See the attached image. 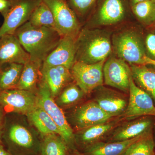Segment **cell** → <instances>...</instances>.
<instances>
[{
  "mask_svg": "<svg viewBox=\"0 0 155 155\" xmlns=\"http://www.w3.org/2000/svg\"><path fill=\"white\" fill-rule=\"evenodd\" d=\"M112 119L74 132L76 149L78 148L83 151L96 143L106 141L112 131L124 120L121 117L120 119Z\"/></svg>",
  "mask_w": 155,
  "mask_h": 155,
  "instance_id": "obj_13",
  "label": "cell"
},
{
  "mask_svg": "<svg viewBox=\"0 0 155 155\" xmlns=\"http://www.w3.org/2000/svg\"><path fill=\"white\" fill-rule=\"evenodd\" d=\"M111 40L113 49L118 58L130 66L145 64L144 39L137 31H122L114 34Z\"/></svg>",
  "mask_w": 155,
  "mask_h": 155,
  "instance_id": "obj_4",
  "label": "cell"
},
{
  "mask_svg": "<svg viewBox=\"0 0 155 155\" xmlns=\"http://www.w3.org/2000/svg\"><path fill=\"white\" fill-rule=\"evenodd\" d=\"M86 95L73 81L68 84L54 100L63 110L76 106Z\"/></svg>",
  "mask_w": 155,
  "mask_h": 155,
  "instance_id": "obj_25",
  "label": "cell"
},
{
  "mask_svg": "<svg viewBox=\"0 0 155 155\" xmlns=\"http://www.w3.org/2000/svg\"><path fill=\"white\" fill-rule=\"evenodd\" d=\"M28 22L35 26H45L55 29V22L52 13L43 1L33 11Z\"/></svg>",
  "mask_w": 155,
  "mask_h": 155,
  "instance_id": "obj_29",
  "label": "cell"
},
{
  "mask_svg": "<svg viewBox=\"0 0 155 155\" xmlns=\"http://www.w3.org/2000/svg\"><path fill=\"white\" fill-rule=\"evenodd\" d=\"M43 63L29 60L23 65L17 88L37 94L42 78Z\"/></svg>",
  "mask_w": 155,
  "mask_h": 155,
  "instance_id": "obj_18",
  "label": "cell"
},
{
  "mask_svg": "<svg viewBox=\"0 0 155 155\" xmlns=\"http://www.w3.org/2000/svg\"><path fill=\"white\" fill-rule=\"evenodd\" d=\"M146 1V0H130L131 2V6L135 5L137 3L140 2H143V1Z\"/></svg>",
  "mask_w": 155,
  "mask_h": 155,
  "instance_id": "obj_37",
  "label": "cell"
},
{
  "mask_svg": "<svg viewBox=\"0 0 155 155\" xmlns=\"http://www.w3.org/2000/svg\"><path fill=\"white\" fill-rule=\"evenodd\" d=\"M75 39L62 37L57 46L43 62L42 67L62 66L69 69L75 62Z\"/></svg>",
  "mask_w": 155,
  "mask_h": 155,
  "instance_id": "obj_16",
  "label": "cell"
},
{
  "mask_svg": "<svg viewBox=\"0 0 155 155\" xmlns=\"http://www.w3.org/2000/svg\"><path fill=\"white\" fill-rule=\"evenodd\" d=\"M11 4V0H0V12L2 14L9 8Z\"/></svg>",
  "mask_w": 155,
  "mask_h": 155,
  "instance_id": "obj_33",
  "label": "cell"
},
{
  "mask_svg": "<svg viewBox=\"0 0 155 155\" xmlns=\"http://www.w3.org/2000/svg\"><path fill=\"white\" fill-rule=\"evenodd\" d=\"M69 155H85L83 153H81L77 149L72 150L70 151Z\"/></svg>",
  "mask_w": 155,
  "mask_h": 155,
  "instance_id": "obj_36",
  "label": "cell"
},
{
  "mask_svg": "<svg viewBox=\"0 0 155 155\" xmlns=\"http://www.w3.org/2000/svg\"><path fill=\"white\" fill-rule=\"evenodd\" d=\"M14 35L29 54L30 61L42 63L62 37L55 28L35 26L28 21L17 29Z\"/></svg>",
  "mask_w": 155,
  "mask_h": 155,
  "instance_id": "obj_1",
  "label": "cell"
},
{
  "mask_svg": "<svg viewBox=\"0 0 155 155\" xmlns=\"http://www.w3.org/2000/svg\"><path fill=\"white\" fill-rule=\"evenodd\" d=\"M29 60V54L14 34L0 37V67L10 63L24 65Z\"/></svg>",
  "mask_w": 155,
  "mask_h": 155,
  "instance_id": "obj_17",
  "label": "cell"
},
{
  "mask_svg": "<svg viewBox=\"0 0 155 155\" xmlns=\"http://www.w3.org/2000/svg\"><path fill=\"white\" fill-rule=\"evenodd\" d=\"M154 141H155V138H154Z\"/></svg>",
  "mask_w": 155,
  "mask_h": 155,
  "instance_id": "obj_39",
  "label": "cell"
},
{
  "mask_svg": "<svg viewBox=\"0 0 155 155\" xmlns=\"http://www.w3.org/2000/svg\"><path fill=\"white\" fill-rule=\"evenodd\" d=\"M135 17L142 24L151 26L155 22V0H146L131 6Z\"/></svg>",
  "mask_w": 155,
  "mask_h": 155,
  "instance_id": "obj_28",
  "label": "cell"
},
{
  "mask_svg": "<svg viewBox=\"0 0 155 155\" xmlns=\"http://www.w3.org/2000/svg\"><path fill=\"white\" fill-rule=\"evenodd\" d=\"M130 67L136 85L147 94L155 104V69L146 64L131 65Z\"/></svg>",
  "mask_w": 155,
  "mask_h": 155,
  "instance_id": "obj_19",
  "label": "cell"
},
{
  "mask_svg": "<svg viewBox=\"0 0 155 155\" xmlns=\"http://www.w3.org/2000/svg\"><path fill=\"white\" fill-rule=\"evenodd\" d=\"M125 13V8L121 0H105L98 14L97 24L114 25L123 19Z\"/></svg>",
  "mask_w": 155,
  "mask_h": 155,
  "instance_id": "obj_20",
  "label": "cell"
},
{
  "mask_svg": "<svg viewBox=\"0 0 155 155\" xmlns=\"http://www.w3.org/2000/svg\"><path fill=\"white\" fill-rule=\"evenodd\" d=\"M6 114L4 110L0 107V140H2L5 124Z\"/></svg>",
  "mask_w": 155,
  "mask_h": 155,
  "instance_id": "obj_32",
  "label": "cell"
},
{
  "mask_svg": "<svg viewBox=\"0 0 155 155\" xmlns=\"http://www.w3.org/2000/svg\"><path fill=\"white\" fill-rule=\"evenodd\" d=\"M0 155H13L6 149L2 140H0Z\"/></svg>",
  "mask_w": 155,
  "mask_h": 155,
  "instance_id": "obj_34",
  "label": "cell"
},
{
  "mask_svg": "<svg viewBox=\"0 0 155 155\" xmlns=\"http://www.w3.org/2000/svg\"><path fill=\"white\" fill-rule=\"evenodd\" d=\"M41 73L54 99L68 84L72 82L61 75L55 67H42Z\"/></svg>",
  "mask_w": 155,
  "mask_h": 155,
  "instance_id": "obj_26",
  "label": "cell"
},
{
  "mask_svg": "<svg viewBox=\"0 0 155 155\" xmlns=\"http://www.w3.org/2000/svg\"><path fill=\"white\" fill-rule=\"evenodd\" d=\"M145 62L146 65H151L155 67V60H152L146 57L145 59Z\"/></svg>",
  "mask_w": 155,
  "mask_h": 155,
  "instance_id": "obj_35",
  "label": "cell"
},
{
  "mask_svg": "<svg viewBox=\"0 0 155 155\" xmlns=\"http://www.w3.org/2000/svg\"><path fill=\"white\" fill-rule=\"evenodd\" d=\"M104 81L106 85L129 93L131 75L130 67L120 58L110 57L103 67Z\"/></svg>",
  "mask_w": 155,
  "mask_h": 155,
  "instance_id": "obj_12",
  "label": "cell"
},
{
  "mask_svg": "<svg viewBox=\"0 0 155 155\" xmlns=\"http://www.w3.org/2000/svg\"><path fill=\"white\" fill-rule=\"evenodd\" d=\"M23 118L6 116L2 141L13 155H40L41 139L38 133Z\"/></svg>",
  "mask_w": 155,
  "mask_h": 155,
  "instance_id": "obj_2",
  "label": "cell"
},
{
  "mask_svg": "<svg viewBox=\"0 0 155 155\" xmlns=\"http://www.w3.org/2000/svg\"><path fill=\"white\" fill-rule=\"evenodd\" d=\"M38 106L37 94L18 89L0 92V107L6 114L26 116Z\"/></svg>",
  "mask_w": 155,
  "mask_h": 155,
  "instance_id": "obj_10",
  "label": "cell"
},
{
  "mask_svg": "<svg viewBox=\"0 0 155 155\" xmlns=\"http://www.w3.org/2000/svg\"><path fill=\"white\" fill-rule=\"evenodd\" d=\"M75 61L93 64L107 60L112 53V40L107 31L82 27L75 39Z\"/></svg>",
  "mask_w": 155,
  "mask_h": 155,
  "instance_id": "obj_3",
  "label": "cell"
},
{
  "mask_svg": "<svg viewBox=\"0 0 155 155\" xmlns=\"http://www.w3.org/2000/svg\"><path fill=\"white\" fill-rule=\"evenodd\" d=\"M96 0H68L70 7L77 16L83 17Z\"/></svg>",
  "mask_w": 155,
  "mask_h": 155,
  "instance_id": "obj_30",
  "label": "cell"
},
{
  "mask_svg": "<svg viewBox=\"0 0 155 155\" xmlns=\"http://www.w3.org/2000/svg\"><path fill=\"white\" fill-rule=\"evenodd\" d=\"M37 95L38 105L44 109L56 123L70 150L76 149L74 131L67 121L63 110L56 104L47 84L42 78L39 83Z\"/></svg>",
  "mask_w": 155,
  "mask_h": 155,
  "instance_id": "obj_5",
  "label": "cell"
},
{
  "mask_svg": "<svg viewBox=\"0 0 155 155\" xmlns=\"http://www.w3.org/2000/svg\"><path fill=\"white\" fill-rule=\"evenodd\" d=\"M43 0H11L9 8L3 13L4 21L0 28V37L14 34L20 26L28 22L31 16Z\"/></svg>",
  "mask_w": 155,
  "mask_h": 155,
  "instance_id": "obj_7",
  "label": "cell"
},
{
  "mask_svg": "<svg viewBox=\"0 0 155 155\" xmlns=\"http://www.w3.org/2000/svg\"><path fill=\"white\" fill-rule=\"evenodd\" d=\"M155 150L154 139L151 131L141 135L122 155H155Z\"/></svg>",
  "mask_w": 155,
  "mask_h": 155,
  "instance_id": "obj_27",
  "label": "cell"
},
{
  "mask_svg": "<svg viewBox=\"0 0 155 155\" xmlns=\"http://www.w3.org/2000/svg\"><path fill=\"white\" fill-rule=\"evenodd\" d=\"M129 97L125 112L121 117L130 120L144 116L155 117V106L152 98L136 85L131 77L130 79Z\"/></svg>",
  "mask_w": 155,
  "mask_h": 155,
  "instance_id": "obj_11",
  "label": "cell"
},
{
  "mask_svg": "<svg viewBox=\"0 0 155 155\" xmlns=\"http://www.w3.org/2000/svg\"><path fill=\"white\" fill-rule=\"evenodd\" d=\"M66 117L73 130H75L74 132L114 119L103 110L94 100L76 106Z\"/></svg>",
  "mask_w": 155,
  "mask_h": 155,
  "instance_id": "obj_6",
  "label": "cell"
},
{
  "mask_svg": "<svg viewBox=\"0 0 155 155\" xmlns=\"http://www.w3.org/2000/svg\"><path fill=\"white\" fill-rule=\"evenodd\" d=\"M50 8L55 22V29L61 37L76 39L81 28V23L66 0H43Z\"/></svg>",
  "mask_w": 155,
  "mask_h": 155,
  "instance_id": "obj_8",
  "label": "cell"
},
{
  "mask_svg": "<svg viewBox=\"0 0 155 155\" xmlns=\"http://www.w3.org/2000/svg\"><path fill=\"white\" fill-rule=\"evenodd\" d=\"M153 27H154V28H155V22L153 25Z\"/></svg>",
  "mask_w": 155,
  "mask_h": 155,
  "instance_id": "obj_38",
  "label": "cell"
},
{
  "mask_svg": "<svg viewBox=\"0 0 155 155\" xmlns=\"http://www.w3.org/2000/svg\"><path fill=\"white\" fill-rule=\"evenodd\" d=\"M141 135L124 141L98 143L87 148L83 153L85 155H122Z\"/></svg>",
  "mask_w": 155,
  "mask_h": 155,
  "instance_id": "obj_22",
  "label": "cell"
},
{
  "mask_svg": "<svg viewBox=\"0 0 155 155\" xmlns=\"http://www.w3.org/2000/svg\"><path fill=\"white\" fill-rule=\"evenodd\" d=\"M23 65L10 63L0 67V92L17 88Z\"/></svg>",
  "mask_w": 155,
  "mask_h": 155,
  "instance_id": "obj_24",
  "label": "cell"
},
{
  "mask_svg": "<svg viewBox=\"0 0 155 155\" xmlns=\"http://www.w3.org/2000/svg\"><path fill=\"white\" fill-rule=\"evenodd\" d=\"M25 116L30 124L38 131L41 137L51 134H57L61 135L60 130L56 123L45 111L38 105Z\"/></svg>",
  "mask_w": 155,
  "mask_h": 155,
  "instance_id": "obj_21",
  "label": "cell"
},
{
  "mask_svg": "<svg viewBox=\"0 0 155 155\" xmlns=\"http://www.w3.org/2000/svg\"><path fill=\"white\" fill-rule=\"evenodd\" d=\"M144 41L147 57L155 60V28L147 34Z\"/></svg>",
  "mask_w": 155,
  "mask_h": 155,
  "instance_id": "obj_31",
  "label": "cell"
},
{
  "mask_svg": "<svg viewBox=\"0 0 155 155\" xmlns=\"http://www.w3.org/2000/svg\"><path fill=\"white\" fill-rule=\"evenodd\" d=\"M70 149L59 134H51L41 137L40 155H69Z\"/></svg>",
  "mask_w": 155,
  "mask_h": 155,
  "instance_id": "obj_23",
  "label": "cell"
},
{
  "mask_svg": "<svg viewBox=\"0 0 155 155\" xmlns=\"http://www.w3.org/2000/svg\"><path fill=\"white\" fill-rule=\"evenodd\" d=\"M152 117L142 116L121 123L112 131L106 142L128 140L153 131L154 121Z\"/></svg>",
  "mask_w": 155,
  "mask_h": 155,
  "instance_id": "obj_14",
  "label": "cell"
},
{
  "mask_svg": "<svg viewBox=\"0 0 155 155\" xmlns=\"http://www.w3.org/2000/svg\"><path fill=\"white\" fill-rule=\"evenodd\" d=\"M106 61L93 64L75 61L70 69L73 81L85 94H90L103 85V67Z\"/></svg>",
  "mask_w": 155,
  "mask_h": 155,
  "instance_id": "obj_9",
  "label": "cell"
},
{
  "mask_svg": "<svg viewBox=\"0 0 155 155\" xmlns=\"http://www.w3.org/2000/svg\"><path fill=\"white\" fill-rule=\"evenodd\" d=\"M94 101L112 118L122 116L125 112L128 101L123 95L102 86L96 89Z\"/></svg>",
  "mask_w": 155,
  "mask_h": 155,
  "instance_id": "obj_15",
  "label": "cell"
}]
</instances>
